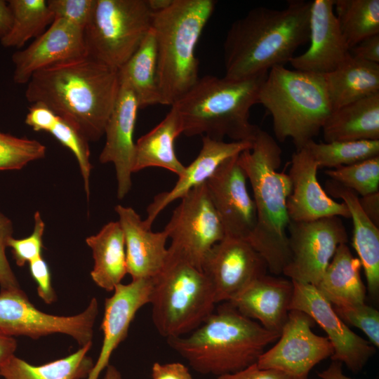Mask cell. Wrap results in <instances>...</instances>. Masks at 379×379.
I'll return each mask as SVG.
<instances>
[{
  "label": "cell",
  "mask_w": 379,
  "mask_h": 379,
  "mask_svg": "<svg viewBox=\"0 0 379 379\" xmlns=\"http://www.w3.org/2000/svg\"><path fill=\"white\" fill-rule=\"evenodd\" d=\"M279 336L222 302L192 333L166 341L195 371L218 377L257 363Z\"/></svg>",
  "instance_id": "cell-4"
},
{
  "label": "cell",
  "mask_w": 379,
  "mask_h": 379,
  "mask_svg": "<svg viewBox=\"0 0 379 379\" xmlns=\"http://www.w3.org/2000/svg\"><path fill=\"white\" fill-rule=\"evenodd\" d=\"M333 307L347 325L360 329L371 345L377 348L379 347V312L375 308L365 302Z\"/></svg>",
  "instance_id": "cell-39"
},
{
  "label": "cell",
  "mask_w": 379,
  "mask_h": 379,
  "mask_svg": "<svg viewBox=\"0 0 379 379\" xmlns=\"http://www.w3.org/2000/svg\"><path fill=\"white\" fill-rule=\"evenodd\" d=\"M182 133V124L175 109L135 144L133 173L149 167L163 168L179 176L185 166L175 152V140Z\"/></svg>",
  "instance_id": "cell-26"
},
{
  "label": "cell",
  "mask_w": 379,
  "mask_h": 379,
  "mask_svg": "<svg viewBox=\"0 0 379 379\" xmlns=\"http://www.w3.org/2000/svg\"><path fill=\"white\" fill-rule=\"evenodd\" d=\"M103 379H123L121 373L113 365L109 364Z\"/></svg>",
  "instance_id": "cell-52"
},
{
  "label": "cell",
  "mask_w": 379,
  "mask_h": 379,
  "mask_svg": "<svg viewBox=\"0 0 379 379\" xmlns=\"http://www.w3.org/2000/svg\"><path fill=\"white\" fill-rule=\"evenodd\" d=\"M46 132L51 134L75 156L84 180L85 191L88 197L89 177L92 169L88 140L75 125L55 112Z\"/></svg>",
  "instance_id": "cell-37"
},
{
  "label": "cell",
  "mask_w": 379,
  "mask_h": 379,
  "mask_svg": "<svg viewBox=\"0 0 379 379\" xmlns=\"http://www.w3.org/2000/svg\"><path fill=\"white\" fill-rule=\"evenodd\" d=\"M180 199L164 230L171 239L168 250L202 270L206 255L225 238V231L206 182Z\"/></svg>",
  "instance_id": "cell-10"
},
{
  "label": "cell",
  "mask_w": 379,
  "mask_h": 379,
  "mask_svg": "<svg viewBox=\"0 0 379 379\" xmlns=\"http://www.w3.org/2000/svg\"><path fill=\"white\" fill-rule=\"evenodd\" d=\"M216 379H292L286 374L274 369H263L253 364L241 371L221 375Z\"/></svg>",
  "instance_id": "cell-44"
},
{
  "label": "cell",
  "mask_w": 379,
  "mask_h": 379,
  "mask_svg": "<svg viewBox=\"0 0 379 379\" xmlns=\"http://www.w3.org/2000/svg\"><path fill=\"white\" fill-rule=\"evenodd\" d=\"M92 344L88 343L66 357L41 366H34L13 354L0 364V376L4 379L84 378L94 365L87 355Z\"/></svg>",
  "instance_id": "cell-31"
},
{
  "label": "cell",
  "mask_w": 379,
  "mask_h": 379,
  "mask_svg": "<svg viewBox=\"0 0 379 379\" xmlns=\"http://www.w3.org/2000/svg\"><path fill=\"white\" fill-rule=\"evenodd\" d=\"M281 154L275 139L259 128L251 148L238 156L253 190L256 212L255 227L248 241L275 275L283 273L290 260L286 203L291 183L288 174L278 171Z\"/></svg>",
  "instance_id": "cell-3"
},
{
  "label": "cell",
  "mask_w": 379,
  "mask_h": 379,
  "mask_svg": "<svg viewBox=\"0 0 379 379\" xmlns=\"http://www.w3.org/2000/svg\"><path fill=\"white\" fill-rule=\"evenodd\" d=\"M119 86L117 70L86 56L34 73L25 98L72 122L88 141H97L105 134Z\"/></svg>",
  "instance_id": "cell-1"
},
{
  "label": "cell",
  "mask_w": 379,
  "mask_h": 379,
  "mask_svg": "<svg viewBox=\"0 0 379 379\" xmlns=\"http://www.w3.org/2000/svg\"><path fill=\"white\" fill-rule=\"evenodd\" d=\"M152 16L147 0H95L84 29L87 56L118 71L151 29Z\"/></svg>",
  "instance_id": "cell-9"
},
{
  "label": "cell",
  "mask_w": 379,
  "mask_h": 379,
  "mask_svg": "<svg viewBox=\"0 0 379 379\" xmlns=\"http://www.w3.org/2000/svg\"><path fill=\"white\" fill-rule=\"evenodd\" d=\"M321 130L325 142L379 140V93L332 111Z\"/></svg>",
  "instance_id": "cell-28"
},
{
  "label": "cell",
  "mask_w": 379,
  "mask_h": 379,
  "mask_svg": "<svg viewBox=\"0 0 379 379\" xmlns=\"http://www.w3.org/2000/svg\"><path fill=\"white\" fill-rule=\"evenodd\" d=\"M339 27L350 50L379 34L378 0H334Z\"/></svg>",
  "instance_id": "cell-34"
},
{
  "label": "cell",
  "mask_w": 379,
  "mask_h": 379,
  "mask_svg": "<svg viewBox=\"0 0 379 379\" xmlns=\"http://www.w3.org/2000/svg\"><path fill=\"white\" fill-rule=\"evenodd\" d=\"M258 103L272 117L276 139L291 138L300 149L320 130L332 112L324 76L284 65L272 67L258 94Z\"/></svg>",
  "instance_id": "cell-7"
},
{
  "label": "cell",
  "mask_w": 379,
  "mask_h": 379,
  "mask_svg": "<svg viewBox=\"0 0 379 379\" xmlns=\"http://www.w3.org/2000/svg\"><path fill=\"white\" fill-rule=\"evenodd\" d=\"M54 19H63L84 29L93 11L95 0H48Z\"/></svg>",
  "instance_id": "cell-41"
},
{
  "label": "cell",
  "mask_w": 379,
  "mask_h": 379,
  "mask_svg": "<svg viewBox=\"0 0 379 379\" xmlns=\"http://www.w3.org/2000/svg\"><path fill=\"white\" fill-rule=\"evenodd\" d=\"M290 260L283 274L291 281L317 286L338 247L348 236L342 218L291 220L287 229Z\"/></svg>",
  "instance_id": "cell-12"
},
{
  "label": "cell",
  "mask_w": 379,
  "mask_h": 379,
  "mask_svg": "<svg viewBox=\"0 0 379 379\" xmlns=\"http://www.w3.org/2000/svg\"><path fill=\"white\" fill-rule=\"evenodd\" d=\"M149 8L153 13L162 11L167 8L173 0H147Z\"/></svg>",
  "instance_id": "cell-51"
},
{
  "label": "cell",
  "mask_w": 379,
  "mask_h": 379,
  "mask_svg": "<svg viewBox=\"0 0 379 379\" xmlns=\"http://www.w3.org/2000/svg\"><path fill=\"white\" fill-rule=\"evenodd\" d=\"M13 224L0 212V286L1 291L21 289L6 255L8 241L12 237Z\"/></svg>",
  "instance_id": "cell-42"
},
{
  "label": "cell",
  "mask_w": 379,
  "mask_h": 379,
  "mask_svg": "<svg viewBox=\"0 0 379 379\" xmlns=\"http://www.w3.org/2000/svg\"><path fill=\"white\" fill-rule=\"evenodd\" d=\"M115 211L124 236L127 274L132 280L154 278L168 258L167 234L152 231L131 207L117 205Z\"/></svg>",
  "instance_id": "cell-22"
},
{
  "label": "cell",
  "mask_w": 379,
  "mask_h": 379,
  "mask_svg": "<svg viewBox=\"0 0 379 379\" xmlns=\"http://www.w3.org/2000/svg\"><path fill=\"white\" fill-rule=\"evenodd\" d=\"M86 56L84 30L56 18L27 48L12 55L13 79L15 84H27L38 71Z\"/></svg>",
  "instance_id": "cell-17"
},
{
  "label": "cell",
  "mask_w": 379,
  "mask_h": 379,
  "mask_svg": "<svg viewBox=\"0 0 379 379\" xmlns=\"http://www.w3.org/2000/svg\"><path fill=\"white\" fill-rule=\"evenodd\" d=\"M238 156L223 161L206 185L225 237L248 241L255 227L256 212Z\"/></svg>",
  "instance_id": "cell-16"
},
{
  "label": "cell",
  "mask_w": 379,
  "mask_h": 379,
  "mask_svg": "<svg viewBox=\"0 0 379 379\" xmlns=\"http://www.w3.org/2000/svg\"><path fill=\"white\" fill-rule=\"evenodd\" d=\"M152 279L132 280L120 284L113 294L105 299L101 329L103 341L96 362L87 379H98L101 372L109 364L112 352L127 337L131 323L137 312L149 303Z\"/></svg>",
  "instance_id": "cell-21"
},
{
  "label": "cell",
  "mask_w": 379,
  "mask_h": 379,
  "mask_svg": "<svg viewBox=\"0 0 379 379\" xmlns=\"http://www.w3.org/2000/svg\"><path fill=\"white\" fill-rule=\"evenodd\" d=\"M267 73L239 80L213 75L199 78L171 106L180 117L182 134L252 142L259 127L250 122V110L258 103L260 88Z\"/></svg>",
  "instance_id": "cell-5"
},
{
  "label": "cell",
  "mask_w": 379,
  "mask_h": 379,
  "mask_svg": "<svg viewBox=\"0 0 379 379\" xmlns=\"http://www.w3.org/2000/svg\"><path fill=\"white\" fill-rule=\"evenodd\" d=\"M34 218V230L29 237L23 239L12 237L8 241V247L11 248L13 258L19 267L42 256L45 224L39 211L35 212Z\"/></svg>",
  "instance_id": "cell-40"
},
{
  "label": "cell",
  "mask_w": 379,
  "mask_h": 379,
  "mask_svg": "<svg viewBox=\"0 0 379 379\" xmlns=\"http://www.w3.org/2000/svg\"><path fill=\"white\" fill-rule=\"evenodd\" d=\"M201 270L211 282L216 303L231 301L255 279L267 264L248 241L225 237L206 255Z\"/></svg>",
  "instance_id": "cell-15"
},
{
  "label": "cell",
  "mask_w": 379,
  "mask_h": 379,
  "mask_svg": "<svg viewBox=\"0 0 379 379\" xmlns=\"http://www.w3.org/2000/svg\"><path fill=\"white\" fill-rule=\"evenodd\" d=\"M314 323L305 312L290 310L279 340L260 356L258 366L279 371L292 379H308L311 370L334 351L327 337L312 331Z\"/></svg>",
  "instance_id": "cell-13"
},
{
  "label": "cell",
  "mask_w": 379,
  "mask_h": 379,
  "mask_svg": "<svg viewBox=\"0 0 379 379\" xmlns=\"http://www.w3.org/2000/svg\"><path fill=\"white\" fill-rule=\"evenodd\" d=\"M98 302L92 298L81 313L58 316L39 310L21 289L0 292V332L37 339L53 333L71 336L81 347L92 342Z\"/></svg>",
  "instance_id": "cell-11"
},
{
  "label": "cell",
  "mask_w": 379,
  "mask_h": 379,
  "mask_svg": "<svg viewBox=\"0 0 379 379\" xmlns=\"http://www.w3.org/2000/svg\"><path fill=\"white\" fill-rule=\"evenodd\" d=\"M334 0L312 1L309 48L289 62L296 70L317 74L329 73L350 56V48L334 13Z\"/></svg>",
  "instance_id": "cell-20"
},
{
  "label": "cell",
  "mask_w": 379,
  "mask_h": 379,
  "mask_svg": "<svg viewBox=\"0 0 379 379\" xmlns=\"http://www.w3.org/2000/svg\"><path fill=\"white\" fill-rule=\"evenodd\" d=\"M251 146L250 141L225 142L202 136L199 153L190 165L185 166L175 185L171 190L156 195L148 206L147 216L144 220L145 225L151 229L159 214L171 203L206 182L226 159L251 149Z\"/></svg>",
  "instance_id": "cell-23"
},
{
  "label": "cell",
  "mask_w": 379,
  "mask_h": 379,
  "mask_svg": "<svg viewBox=\"0 0 379 379\" xmlns=\"http://www.w3.org/2000/svg\"><path fill=\"white\" fill-rule=\"evenodd\" d=\"M16 348L15 339L0 332V364L14 354Z\"/></svg>",
  "instance_id": "cell-49"
},
{
  "label": "cell",
  "mask_w": 379,
  "mask_h": 379,
  "mask_svg": "<svg viewBox=\"0 0 379 379\" xmlns=\"http://www.w3.org/2000/svg\"><path fill=\"white\" fill-rule=\"evenodd\" d=\"M291 281L290 310L305 312L325 331L334 350L332 361L345 364L352 373L360 372L375 354V347L348 327L316 286Z\"/></svg>",
  "instance_id": "cell-14"
},
{
  "label": "cell",
  "mask_w": 379,
  "mask_h": 379,
  "mask_svg": "<svg viewBox=\"0 0 379 379\" xmlns=\"http://www.w3.org/2000/svg\"><path fill=\"white\" fill-rule=\"evenodd\" d=\"M12 20V13L8 1L0 0V40L10 31Z\"/></svg>",
  "instance_id": "cell-48"
},
{
  "label": "cell",
  "mask_w": 379,
  "mask_h": 379,
  "mask_svg": "<svg viewBox=\"0 0 379 379\" xmlns=\"http://www.w3.org/2000/svg\"><path fill=\"white\" fill-rule=\"evenodd\" d=\"M318 164L319 168H335L379 156V140L316 142L305 146Z\"/></svg>",
  "instance_id": "cell-35"
},
{
  "label": "cell",
  "mask_w": 379,
  "mask_h": 379,
  "mask_svg": "<svg viewBox=\"0 0 379 379\" xmlns=\"http://www.w3.org/2000/svg\"><path fill=\"white\" fill-rule=\"evenodd\" d=\"M320 379H354L347 376L343 371V364L333 361L324 371L318 373Z\"/></svg>",
  "instance_id": "cell-50"
},
{
  "label": "cell",
  "mask_w": 379,
  "mask_h": 379,
  "mask_svg": "<svg viewBox=\"0 0 379 379\" xmlns=\"http://www.w3.org/2000/svg\"><path fill=\"white\" fill-rule=\"evenodd\" d=\"M333 111L379 93V64L351 56L323 74Z\"/></svg>",
  "instance_id": "cell-29"
},
{
  "label": "cell",
  "mask_w": 379,
  "mask_h": 379,
  "mask_svg": "<svg viewBox=\"0 0 379 379\" xmlns=\"http://www.w3.org/2000/svg\"><path fill=\"white\" fill-rule=\"evenodd\" d=\"M86 242L94 260L93 281L106 291H113L127 274L124 236L119 221L108 222Z\"/></svg>",
  "instance_id": "cell-30"
},
{
  "label": "cell",
  "mask_w": 379,
  "mask_h": 379,
  "mask_svg": "<svg viewBox=\"0 0 379 379\" xmlns=\"http://www.w3.org/2000/svg\"><path fill=\"white\" fill-rule=\"evenodd\" d=\"M318 164L303 147L291 157L288 173L291 192L286 206L292 221H311L331 216L350 218L344 202L332 199L317 180Z\"/></svg>",
  "instance_id": "cell-19"
},
{
  "label": "cell",
  "mask_w": 379,
  "mask_h": 379,
  "mask_svg": "<svg viewBox=\"0 0 379 379\" xmlns=\"http://www.w3.org/2000/svg\"><path fill=\"white\" fill-rule=\"evenodd\" d=\"M216 1L173 0L165 10L153 13L151 28L157 55L161 105L172 106L199 79L198 41Z\"/></svg>",
  "instance_id": "cell-6"
},
{
  "label": "cell",
  "mask_w": 379,
  "mask_h": 379,
  "mask_svg": "<svg viewBox=\"0 0 379 379\" xmlns=\"http://www.w3.org/2000/svg\"><path fill=\"white\" fill-rule=\"evenodd\" d=\"M152 379H194L188 368L180 362L161 364L155 362L152 367Z\"/></svg>",
  "instance_id": "cell-45"
},
{
  "label": "cell",
  "mask_w": 379,
  "mask_h": 379,
  "mask_svg": "<svg viewBox=\"0 0 379 379\" xmlns=\"http://www.w3.org/2000/svg\"><path fill=\"white\" fill-rule=\"evenodd\" d=\"M118 95L105 128L106 141L100 154L102 164L112 163L117 180V197L123 199L132 185L135 153L133 140L138 111L135 95L129 84L119 79Z\"/></svg>",
  "instance_id": "cell-18"
},
{
  "label": "cell",
  "mask_w": 379,
  "mask_h": 379,
  "mask_svg": "<svg viewBox=\"0 0 379 379\" xmlns=\"http://www.w3.org/2000/svg\"><path fill=\"white\" fill-rule=\"evenodd\" d=\"M30 274L37 284V293L46 304L56 300V295L51 284V272L42 256L29 262Z\"/></svg>",
  "instance_id": "cell-43"
},
{
  "label": "cell",
  "mask_w": 379,
  "mask_h": 379,
  "mask_svg": "<svg viewBox=\"0 0 379 379\" xmlns=\"http://www.w3.org/2000/svg\"><path fill=\"white\" fill-rule=\"evenodd\" d=\"M149 304L154 327L167 339L197 328L213 312L216 302L203 271L168 251L165 267L152 279Z\"/></svg>",
  "instance_id": "cell-8"
},
{
  "label": "cell",
  "mask_w": 379,
  "mask_h": 379,
  "mask_svg": "<svg viewBox=\"0 0 379 379\" xmlns=\"http://www.w3.org/2000/svg\"><path fill=\"white\" fill-rule=\"evenodd\" d=\"M352 56L379 64V34L367 37L350 50Z\"/></svg>",
  "instance_id": "cell-46"
},
{
  "label": "cell",
  "mask_w": 379,
  "mask_h": 379,
  "mask_svg": "<svg viewBox=\"0 0 379 379\" xmlns=\"http://www.w3.org/2000/svg\"><path fill=\"white\" fill-rule=\"evenodd\" d=\"M312 1L289 0L282 9L259 6L235 20L223 44L225 77L239 80L284 65L310 40Z\"/></svg>",
  "instance_id": "cell-2"
},
{
  "label": "cell",
  "mask_w": 379,
  "mask_h": 379,
  "mask_svg": "<svg viewBox=\"0 0 379 379\" xmlns=\"http://www.w3.org/2000/svg\"><path fill=\"white\" fill-rule=\"evenodd\" d=\"M325 174L358 196L379 190V156L353 164L327 169Z\"/></svg>",
  "instance_id": "cell-36"
},
{
  "label": "cell",
  "mask_w": 379,
  "mask_h": 379,
  "mask_svg": "<svg viewBox=\"0 0 379 379\" xmlns=\"http://www.w3.org/2000/svg\"><path fill=\"white\" fill-rule=\"evenodd\" d=\"M361 264L347 244L336 249L316 288L333 305L349 306L365 302L366 288L361 278Z\"/></svg>",
  "instance_id": "cell-27"
},
{
  "label": "cell",
  "mask_w": 379,
  "mask_h": 379,
  "mask_svg": "<svg viewBox=\"0 0 379 379\" xmlns=\"http://www.w3.org/2000/svg\"><path fill=\"white\" fill-rule=\"evenodd\" d=\"M326 193L340 199L347 206L353 223L352 245L364 269L367 288L372 298L379 293V227L362 211L359 196L352 190L328 180Z\"/></svg>",
  "instance_id": "cell-25"
},
{
  "label": "cell",
  "mask_w": 379,
  "mask_h": 379,
  "mask_svg": "<svg viewBox=\"0 0 379 379\" xmlns=\"http://www.w3.org/2000/svg\"><path fill=\"white\" fill-rule=\"evenodd\" d=\"M12 25L1 40L5 48H21L32 38L42 34L54 20L46 0H9Z\"/></svg>",
  "instance_id": "cell-33"
},
{
  "label": "cell",
  "mask_w": 379,
  "mask_h": 379,
  "mask_svg": "<svg viewBox=\"0 0 379 379\" xmlns=\"http://www.w3.org/2000/svg\"><path fill=\"white\" fill-rule=\"evenodd\" d=\"M119 79L133 90L140 109L161 104L157 76V55L152 28L138 48L118 70Z\"/></svg>",
  "instance_id": "cell-32"
},
{
  "label": "cell",
  "mask_w": 379,
  "mask_h": 379,
  "mask_svg": "<svg viewBox=\"0 0 379 379\" xmlns=\"http://www.w3.org/2000/svg\"><path fill=\"white\" fill-rule=\"evenodd\" d=\"M293 292L291 280L265 274L227 302L266 329L280 333L288 318Z\"/></svg>",
  "instance_id": "cell-24"
},
{
  "label": "cell",
  "mask_w": 379,
  "mask_h": 379,
  "mask_svg": "<svg viewBox=\"0 0 379 379\" xmlns=\"http://www.w3.org/2000/svg\"><path fill=\"white\" fill-rule=\"evenodd\" d=\"M359 203L366 215L379 227V192L359 197Z\"/></svg>",
  "instance_id": "cell-47"
},
{
  "label": "cell",
  "mask_w": 379,
  "mask_h": 379,
  "mask_svg": "<svg viewBox=\"0 0 379 379\" xmlns=\"http://www.w3.org/2000/svg\"><path fill=\"white\" fill-rule=\"evenodd\" d=\"M45 154L46 147L40 142L0 131V170L21 169Z\"/></svg>",
  "instance_id": "cell-38"
}]
</instances>
